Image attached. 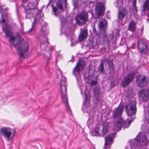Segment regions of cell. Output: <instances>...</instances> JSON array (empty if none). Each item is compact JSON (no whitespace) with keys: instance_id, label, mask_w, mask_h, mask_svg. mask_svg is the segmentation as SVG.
I'll return each instance as SVG.
<instances>
[{"instance_id":"1","label":"cell","mask_w":149,"mask_h":149,"mask_svg":"<svg viewBox=\"0 0 149 149\" xmlns=\"http://www.w3.org/2000/svg\"><path fill=\"white\" fill-rule=\"evenodd\" d=\"M8 36L10 38L11 43L17 48L21 56H24L27 53L29 49L28 42L18 33L12 31Z\"/></svg>"},{"instance_id":"2","label":"cell","mask_w":149,"mask_h":149,"mask_svg":"<svg viewBox=\"0 0 149 149\" xmlns=\"http://www.w3.org/2000/svg\"><path fill=\"white\" fill-rule=\"evenodd\" d=\"M113 63L110 60L102 61L99 67L100 71L102 73H108L113 70Z\"/></svg>"},{"instance_id":"3","label":"cell","mask_w":149,"mask_h":149,"mask_svg":"<svg viewBox=\"0 0 149 149\" xmlns=\"http://www.w3.org/2000/svg\"><path fill=\"white\" fill-rule=\"evenodd\" d=\"M60 88H61V93H62L64 103L68 109L70 110L69 106L68 103V97H67V89L65 83L64 79L63 78H62L60 81Z\"/></svg>"},{"instance_id":"4","label":"cell","mask_w":149,"mask_h":149,"mask_svg":"<svg viewBox=\"0 0 149 149\" xmlns=\"http://www.w3.org/2000/svg\"><path fill=\"white\" fill-rule=\"evenodd\" d=\"M107 26V22L104 19H100L96 21L95 24V29L97 33L102 34L105 33Z\"/></svg>"},{"instance_id":"5","label":"cell","mask_w":149,"mask_h":149,"mask_svg":"<svg viewBox=\"0 0 149 149\" xmlns=\"http://www.w3.org/2000/svg\"><path fill=\"white\" fill-rule=\"evenodd\" d=\"M88 19L89 16L87 13L86 12H83L76 16V21L78 25L82 26L88 21Z\"/></svg>"},{"instance_id":"6","label":"cell","mask_w":149,"mask_h":149,"mask_svg":"<svg viewBox=\"0 0 149 149\" xmlns=\"http://www.w3.org/2000/svg\"><path fill=\"white\" fill-rule=\"evenodd\" d=\"M149 79L144 75H139L137 78V84L140 88L146 87L149 83Z\"/></svg>"},{"instance_id":"7","label":"cell","mask_w":149,"mask_h":149,"mask_svg":"<svg viewBox=\"0 0 149 149\" xmlns=\"http://www.w3.org/2000/svg\"><path fill=\"white\" fill-rule=\"evenodd\" d=\"M137 109L136 103L135 102H130L126 106V111L129 116L135 115L137 112Z\"/></svg>"},{"instance_id":"8","label":"cell","mask_w":149,"mask_h":149,"mask_svg":"<svg viewBox=\"0 0 149 149\" xmlns=\"http://www.w3.org/2000/svg\"><path fill=\"white\" fill-rule=\"evenodd\" d=\"M139 98L141 102L145 103L149 99V90L144 89L140 91L138 93Z\"/></svg>"},{"instance_id":"9","label":"cell","mask_w":149,"mask_h":149,"mask_svg":"<svg viewBox=\"0 0 149 149\" xmlns=\"http://www.w3.org/2000/svg\"><path fill=\"white\" fill-rule=\"evenodd\" d=\"M105 7L104 4L102 3H99L95 6V15L97 17L102 16L105 12Z\"/></svg>"},{"instance_id":"10","label":"cell","mask_w":149,"mask_h":149,"mask_svg":"<svg viewBox=\"0 0 149 149\" xmlns=\"http://www.w3.org/2000/svg\"><path fill=\"white\" fill-rule=\"evenodd\" d=\"M134 76H135V73H134L132 72L129 73L125 78L123 80L122 82V86L123 87H126L127 86L129 85L131 82L133 80L134 78Z\"/></svg>"},{"instance_id":"11","label":"cell","mask_w":149,"mask_h":149,"mask_svg":"<svg viewBox=\"0 0 149 149\" xmlns=\"http://www.w3.org/2000/svg\"><path fill=\"white\" fill-rule=\"evenodd\" d=\"M1 132L3 135L8 139H11L14 135V131L9 128H2L1 129Z\"/></svg>"},{"instance_id":"12","label":"cell","mask_w":149,"mask_h":149,"mask_svg":"<svg viewBox=\"0 0 149 149\" xmlns=\"http://www.w3.org/2000/svg\"><path fill=\"white\" fill-rule=\"evenodd\" d=\"M136 141L137 143L142 145H145L148 142L147 138L145 134L144 133H140L139 134L138 136L136 138Z\"/></svg>"},{"instance_id":"13","label":"cell","mask_w":149,"mask_h":149,"mask_svg":"<svg viewBox=\"0 0 149 149\" xmlns=\"http://www.w3.org/2000/svg\"><path fill=\"white\" fill-rule=\"evenodd\" d=\"M139 51L140 52L143 53L147 48V42L144 39L139 40L138 43Z\"/></svg>"},{"instance_id":"14","label":"cell","mask_w":149,"mask_h":149,"mask_svg":"<svg viewBox=\"0 0 149 149\" xmlns=\"http://www.w3.org/2000/svg\"><path fill=\"white\" fill-rule=\"evenodd\" d=\"M116 133H111L108 136H107L105 139V146L106 147H108L112 143L113 139L116 136Z\"/></svg>"},{"instance_id":"15","label":"cell","mask_w":149,"mask_h":149,"mask_svg":"<svg viewBox=\"0 0 149 149\" xmlns=\"http://www.w3.org/2000/svg\"><path fill=\"white\" fill-rule=\"evenodd\" d=\"M67 3L65 1H58L56 4V8H54V10L63 11L66 7Z\"/></svg>"},{"instance_id":"16","label":"cell","mask_w":149,"mask_h":149,"mask_svg":"<svg viewBox=\"0 0 149 149\" xmlns=\"http://www.w3.org/2000/svg\"><path fill=\"white\" fill-rule=\"evenodd\" d=\"M124 106L123 105H119L115 111H114V113H113V117L115 118H117L119 117V116H121V115L124 111Z\"/></svg>"},{"instance_id":"17","label":"cell","mask_w":149,"mask_h":149,"mask_svg":"<svg viewBox=\"0 0 149 149\" xmlns=\"http://www.w3.org/2000/svg\"><path fill=\"white\" fill-rule=\"evenodd\" d=\"M85 65H86V63L85 61L82 60H80L78 62L75 68L74 69V71L77 72H80V71H82Z\"/></svg>"},{"instance_id":"18","label":"cell","mask_w":149,"mask_h":149,"mask_svg":"<svg viewBox=\"0 0 149 149\" xmlns=\"http://www.w3.org/2000/svg\"><path fill=\"white\" fill-rule=\"evenodd\" d=\"M88 35V32L87 29H83L81 32L79 36V41L80 42L84 41L87 39Z\"/></svg>"},{"instance_id":"19","label":"cell","mask_w":149,"mask_h":149,"mask_svg":"<svg viewBox=\"0 0 149 149\" xmlns=\"http://www.w3.org/2000/svg\"><path fill=\"white\" fill-rule=\"evenodd\" d=\"M125 121L122 118H119L115 123V128L117 130H120L124 125Z\"/></svg>"},{"instance_id":"20","label":"cell","mask_w":149,"mask_h":149,"mask_svg":"<svg viewBox=\"0 0 149 149\" xmlns=\"http://www.w3.org/2000/svg\"><path fill=\"white\" fill-rule=\"evenodd\" d=\"M136 23L134 22L133 21H132L130 23L129 26V30L131 31V32H135L136 30Z\"/></svg>"},{"instance_id":"21","label":"cell","mask_w":149,"mask_h":149,"mask_svg":"<svg viewBox=\"0 0 149 149\" xmlns=\"http://www.w3.org/2000/svg\"><path fill=\"white\" fill-rule=\"evenodd\" d=\"M126 10L125 9H122V10L119 11V19L120 20H122L125 16L126 15Z\"/></svg>"},{"instance_id":"22","label":"cell","mask_w":149,"mask_h":149,"mask_svg":"<svg viewBox=\"0 0 149 149\" xmlns=\"http://www.w3.org/2000/svg\"><path fill=\"white\" fill-rule=\"evenodd\" d=\"M102 127H103V134L106 135L108 132V131H109V125L108 123H105L102 125Z\"/></svg>"},{"instance_id":"23","label":"cell","mask_w":149,"mask_h":149,"mask_svg":"<svg viewBox=\"0 0 149 149\" xmlns=\"http://www.w3.org/2000/svg\"><path fill=\"white\" fill-rule=\"evenodd\" d=\"M149 10V1H147L145 2L144 6V11H147Z\"/></svg>"},{"instance_id":"24","label":"cell","mask_w":149,"mask_h":149,"mask_svg":"<svg viewBox=\"0 0 149 149\" xmlns=\"http://www.w3.org/2000/svg\"><path fill=\"white\" fill-rule=\"evenodd\" d=\"M86 101L87 103H89L90 100V93L89 91H87L86 92Z\"/></svg>"},{"instance_id":"25","label":"cell","mask_w":149,"mask_h":149,"mask_svg":"<svg viewBox=\"0 0 149 149\" xmlns=\"http://www.w3.org/2000/svg\"><path fill=\"white\" fill-rule=\"evenodd\" d=\"M97 83H98V81L96 80H92L90 81V84L92 85H97Z\"/></svg>"}]
</instances>
